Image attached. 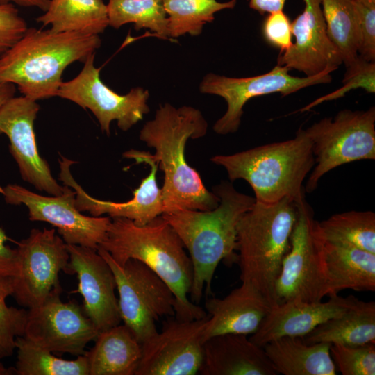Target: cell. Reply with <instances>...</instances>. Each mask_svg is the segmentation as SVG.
<instances>
[{
	"label": "cell",
	"mask_w": 375,
	"mask_h": 375,
	"mask_svg": "<svg viewBox=\"0 0 375 375\" xmlns=\"http://www.w3.org/2000/svg\"><path fill=\"white\" fill-rule=\"evenodd\" d=\"M99 247L120 266L135 259L154 272L175 296L176 319L190 321L208 315L188 297L193 277L191 260L180 238L162 215L142 226L125 217L111 218Z\"/></svg>",
	"instance_id": "3"
},
{
	"label": "cell",
	"mask_w": 375,
	"mask_h": 375,
	"mask_svg": "<svg viewBox=\"0 0 375 375\" xmlns=\"http://www.w3.org/2000/svg\"><path fill=\"white\" fill-rule=\"evenodd\" d=\"M126 158L133 159L137 163L150 165V174L144 178L139 188L133 192V197L125 202H113L95 199L88 194L74 180L70 167L76 162L61 156L59 178L72 188L76 193L75 206L81 211H87L92 216L99 217L107 214L112 217H125L142 226L164 212L162 189L158 186L156 173L158 164L142 156L139 151L128 150L123 153Z\"/></svg>",
	"instance_id": "18"
},
{
	"label": "cell",
	"mask_w": 375,
	"mask_h": 375,
	"mask_svg": "<svg viewBox=\"0 0 375 375\" xmlns=\"http://www.w3.org/2000/svg\"><path fill=\"white\" fill-rule=\"evenodd\" d=\"M2 192H3V188L0 186V193L2 194Z\"/></svg>",
	"instance_id": "45"
},
{
	"label": "cell",
	"mask_w": 375,
	"mask_h": 375,
	"mask_svg": "<svg viewBox=\"0 0 375 375\" xmlns=\"http://www.w3.org/2000/svg\"><path fill=\"white\" fill-rule=\"evenodd\" d=\"M39 110L36 101L25 96L10 98L0 107V134L10 140L9 151L22 179L40 191L58 196L65 192V186L53 177L37 147L33 124Z\"/></svg>",
	"instance_id": "16"
},
{
	"label": "cell",
	"mask_w": 375,
	"mask_h": 375,
	"mask_svg": "<svg viewBox=\"0 0 375 375\" xmlns=\"http://www.w3.org/2000/svg\"><path fill=\"white\" fill-rule=\"evenodd\" d=\"M331 345L328 342L307 344L301 337L284 336L262 348L278 374L335 375Z\"/></svg>",
	"instance_id": "24"
},
{
	"label": "cell",
	"mask_w": 375,
	"mask_h": 375,
	"mask_svg": "<svg viewBox=\"0 0 375 375\" xmlns=\"http://www.w3.org/2000/svg\"><path fill=\"white\" fill-rule=\"evenodd\" d=\"M236 3L237 0H163L169 37L177 38L186 33L199 35L203 26L215 19L216 12L233 9Z\"/></svg>",
	"instance_id": "30"
},
{
	"label": "cell",
	"mask_w": 375,
	"mask_h": 375,
	"mask_svg": "<svg viewBox=\"0 0 375 375\" xmlns=\"http://www.w3.org/2000/svg\"><path fill=\"white\" fill-rule=\"evenodd\" d=\"M342 86L335 91L322 96L297 112H306L325 101L343 97L351 90L362 88L369 93L375 92V62L367 61L360 56L350 65L342 79Z\"/></svg>",
	"instance_id": "35"
},
{
	"label": "cell",
	"mask_w": 375,
	"mask_h": 375,
	"mask_svg": "<svg viewBox=\"0 0 375 375\" xmlns=\"http://www.w3.org/2000/svg\"><path fill=\"white\" fill-rule=\"evenodd\" d=\"M26 20L12 3H0V56L27 30Z\"/></svg>",
	"instance_id": "37"
},
{
	"label": "cell",
	"mask_w": 375,
	"mask_h": 375,
	"mask_svg": "<svg viewBox=\"0 0 375 375\" xmlns=\"http://www.w3.org/2000/svg\"><path fill=\"white\" fill-rule=\"evenodd\" d=\"M15 350V374L89 375L88 362L85 354L72 360L59 358L24 335L17 337Z\"/></svg>",
	"instance_id": "28"
},
{
	"label": "cell",
	"mask_w": 375,
	"mask_h": 375,
	"mask_svg": "<svg viewBox=\"0 0 375 375\" xmlns=\"http://www.w3.org/2000/svg\"><path fill=\"white\" fill-rule=\"evenodd\" d=\"M353 296L331 297L328 301H289L272 307L250 340L263 347L284 336L303 338L318 325L338 317L357 300Z\"/></svg>",
	"instance_id": "20"
},
{
	"label": "cell",
	"mask_w": 375,
	"mask_h": 375,
	"mask_svg": "<svg viewBox=\"0 0 375 375\" xmlns=\"http://www.w3.org/2000/svg\"><path fill=\"white\" fill-rule=\"evenodd\" d=\"M305 193L294 199L297 217L275 283L276 305L289 301H320L326 297L322 239Z\"/></svg>",
	"instance_id": "9"
},
{
	"label": "cell",
	"mask_w": 375,
	"mask_h": 375,
	"mask_svg": "<svg viewBox=\"0 0 375 375\" xmlns=\"http://www.w3.org/2000/svg\"><path fill=\"white\" fill-rule=\"evenodd\" d=\"M290 70L285 66L277 65L267 73L246 78L206 74L199 85L201 92L219 96L227 103L226 112L213 126L214 131L220 135L236 132L240 125L243 107L253 97L276 92L285 97L309 86L328 83L332 80L330 69L306 77L292 76Z\"/></svg>",
	"instance_id": "11"
},
{
	"label": "cell",
	"mask_w": 375,
	"mask_h": 375,
	"mask_svg": "<svg viewBox=\"0 0 375 375\" xmlns=\"http://www.w3.org/2000/svg\"><path fill=\"white\" fill-rule=\"evenodd\" d=\"M101 44L99 35L28 28L0 56V83L17 85L34 101L56 97L66 67L76 61L84 62Z\"/></svg>",
	"instance_id": "4"
},
{
	"label": "cell",
	"mask_w": 375,
	"mask_h": 375,
	"mask_svg": "<svg viewBox=\"0 0 375 375\" xmlns=\"http://www.w3.org/2000/svg\"><path fill=\"white\" fill-rule=\"evenodd\" d=\"M265 40L280 49L282 53L292 47V26L288 17L283 10L269 13L262 26Z\"/></svg>",
	"instance_id": "38"
},
{
	"label": "cell",
	"mask_w": 375,
	"mask_h": 375,
	"mask_svg": "<svg viewBox=\"0 0 375 375\" xmlns=\"http://www.w3.org/2000/svg\"><path fill=\"white\" fill-rule=\"evenodd\" d=\"M12 374H15L14 367L7 368L0 362V375H12Z\"/></svg>",
	"instance_id": "43"
},
{
	"label": "cell",
	"mask_w": 375,
	"mask_h": 375,
	"mask_svg": "<svg viewBox=\"0 0 375 375\" xmlns=\"http://www.w3.org/2000/svg\"><path fill=\"white\" fill-rule=\"evenodd\" d=\"M303 11L291 22L295 42L280 53L277 65L315 76L326 69L336 70L342 63L340 53L331 42L321 8L320 0H303Z\"/></svg>",
	"instance_id": "19"
},
{
	"label": "cell",
	"mask_w": 375,
	"mask_h": 375,
	"mask_svg": "<svg viewBox=\"0 0 375 375\" xmlns=\"http://www.w3.org/2000/svg\"><path fill=\"white\" fill-rule=\"evenodd\" d=\"M94 61V53L87 58L74 78L62 82L57 96L91 110L108 135L115 120L121 130L126 131L149 112L147 103L149 93L141 87L133 88L124 95L116 93L102 82L100 69L95 67Z\"/></svg>",
	"instance_id": "12"
},
{
	"label": "cell",
	"mask_w": 375,
	"mask_h": 375,
	"mask_svg": "<svg viewBox=\"0 0 375 375\" xmlns=\"http://www.w3.org/2000/svg\"><path fill=\"white\" fill-rule=\"evenodd\" d=\"M358 1L369 6H375V0H358Z\"/></svg>",
	"instance_id": "44"
},
{
	"label": "cell",
	"mask_w": 375,
	"mask_h": 375,
	"mask_svg": "<svg viewBox=\"0 0 375 375\" xmlns=\"http://www.w3.org/2000/svg\"><path fill=\"white\" fill-rule=\"evenodd\" d=\"M304 342L348 346L375 343V302H356L340 315L318 325L302 338Z\"/></svg>",
	"instance_id": "26"
},
{
	"label": "cell",
	"mask_w": 375,
	"mask_h": 375,
	"mask_svg": "<svg viewBox=\"0 0 375 375\" xmlns=\"http://www.w3.org/2000/svg\"><path fill=\"white\" fill-rule=\"evenodd\" d=\"M312 144L315 165L304 187L312 192L319 180L337 167L375 159V108L344 109L306 129Z\"/></svg>",
	"instance_id": "7"
},
{
	"label": "cell",
	"mask_w": 375,
	"mask_h": 375,
	"mask_svg": "<svg viewBox=\"0 0 375 375\" xmlns=\"http://www.w3.org/2000/svg\"><path fill=\"white\" fill-rule=\"evenodd\" d=\"M94 347L85 351L89 375H135L142 356V344L125 325L100 332Z\"/></svg>",
	"instance_id": "25"
},
{
	"label": "cell",
	"mask_w": 375,
	"mask_h": 375,
	"mask_svg": "<svg viewBox=\"0 0 375 375\" xmlns=\"http://www.w3.org/2000/svg\"><path fill=\"white\" fill-rule=\"evenodd\" d=\"M207 128L198 109L176 108L167 103L160 106L154 118L141 129L140 139L156 152L152 155L139 151L140 153L156 162L164 173L163 213L180 210L206 211L218 206L219 197L207 190L198 172L185 157L188 140L204 136Z\"/></svg>",
	"instance_id": "1"
},
{
	"label": "cell",
	"mask_w": 375,
	"mask_h": 375,
	"mask_svg": "<svg viewBox=\"0 0 375 375\" xmlns=\"http://www.w3.org/2000/svg\"><path fill=\"white\" fill-rule=\"evenodd\" d=\"M61 292L62 288L54 290L42 304L27 310L24 336L51 352L83 355L99 333L77 303L61 301Z\"/></svg>",
	"instance_id": "14"
},
{
	"label": "cell",
	"mask_w": 375,
	"mask_h": 375,
	"mask_svg": "<svg viewBox=\"0 0 375 375\" xmlns=\"http://www.w3.org/2000/svg\"><path fill=\"white\" fill-rule=\"evenodd\" d=\"M2 194L8 204L25 205L31 221L45 222L56 228L67 244L97 250L111 222L109 216L81 214L75 206V191L67 185L62 194L47 197L19 185L8 184L3 188Z\"/></svg>",
	"instance_id": "13"
},
{
	"label": "cell",
	"mask_w": 375,
	"mask_h": 375,
	"mask_svg": "<svg viewBox=\"0 0 375 375\" xmlns=\"http://www.w3.org/2000/svg\"><path fill=\"white\" fill-rule=\"evenodd\" d=\"M69 255L67 274H76L79 293L83 299V311L99 333L122 322L116 283L112 271L97 250L76 244H67Z\"/></svg>",
	"instance_id": "17"
},
{
	"label": "cell",
	"mask_w": 375,
	"mask_h": 375,
	"mask_svg": "<svg viewBox=\"0 0 375 375\" xmlns=\"http://www.w3.org/2000/svg\"><path fill=\"white\" fill-rule=\"evenodd\" d=\"M286 0H249V7L260 14L283 10Z\"/></svg>",
	"instance_id": "40"
},
{
	"label": "cell",
	"mask_w": 375,
	"mask_h": 375,
	"mask_svg": "<svg viewBox=\"0 0 375 375\" xmlns=\"http://www.w3.org/2000/svg\"><path fill=\"white\" fill-rule=\"evenodd\" d=\"M321 237L326 296H336L346 289L374 291L375 253Z\"/></svg>",
	"instance_id": "23"
},
{
	"label": "cell",
	"mask_w": 375,
	"mask_h": 375,
	"mask_svg": "<svg viewBox=\"0 0 375 375\" xmlns=\"http://www.w3.org/2000/svg\"><path fill=\"white\" fill-rule=\"evenodd\" d=\"M98 253L106 260L115 276L121 320L142 345L158 333L156 322L174 316L176 298L170 288L142 262L128 260L119 265L101 247Z\"/></svg>",
	"instance_id": "8"
},
{
	"label": "cell",
	"mask_w": 375,
	"mask_h": 375,
	"mask_svg": "<svg viewBox=\"0 0 375 375\" xmlns=\"http://www.w3.org/2000/svg\"><path fill=\"white\" fill-rule=\"evenodd\" d=\"M108 26L119 28L128 23L134 28H149L167 38L168 21L163 0H108Z\"/></svg>",
	"instance_id": "32"
},
{
	"label": "cell",
	"mask_w": 375,
	"mask_h": 375,
	"mask_svg": "<svg viewBox=\"0 0 375 375\" xmlns=\"http://www.w3.org/2000/svg\"><path fill=\"white\" fill-rule=\"evenodd\" d=\"M16 249L17 272L11 279L12 297L22 307H37L61 288L59 273L67 272L69 260L67 244L55 228H34Z\"/></svg>",
	"instance_id": "10"
},
{
	"label": "cell",
	"mask_w": 375,
	"mask_h": 375,
	"mask_svg": "<svg viewBox=\"0 0 375 375\" xmlns=\"http://www.w3.org/2000/svg\"><path fill=\"white\" fill-rule=\"evenodd\" d=\"M247 335L226 333L204 342L202 375H276L264 349Z\"/></svg>",
	"instance_id": "22"
},
{
	"label": "cell",
	"mask_w": 375,
	"mask_h": 375,
	"mask_svg": "<svg viewBox=\"0 0 375 375\" xmlns=\"http://www.w3.org/2000/svg\"><path fill=\"white\" fill-rule=\"evenodd\" d=\"M320 5L328 36L348 67L358 56L356 0H320Z\"/></svg>",
	"instance_id": "31"
},
{
	"label": "cell",
	"mask_w": 375,
	"mask_h": 375,
	"mask_svg": "<svg viewBox=\"0 0 375 375\" xmlns=\"http://www.w3.org/2000/svg\"><path fill=\"white\" fill-rule=\"evenodd\" d=\"M218 206L210 210H180L162 214L189 253L193 269L190 301L199 303L211 294L215 272L222 260L238 258L237 226L255 203L254 197L236 190L228 182L213 188Z\"/></svg>",
	"instance_id": "2"
},
{
	"label": "cell",
	"mask_w": 375,
	"mask_h": 375,
	"mask_svg": "<svg viewBox=\"0 0 375 375\" xmlns=\"http://www.w3.org/2000/svg\"><path fill=\"white\" fill-rule=\"evenodd\" d=\"M204 306L209 314L203 331L204 342L222 334L252 335L272 308L253 285L242 282L222 299H207Z\"/></svg>",
	"instance_id": "21"
},
{
	"label": "cell",
	"mask_w": 375,
	"mask_h": 375,
	"mask_svg": "<svg viewBox=\"0 0 375 375\" xmlns=\"http://www.w3.org/2000/svg\"><path fill=\"white\" fill-rule=\"evenodd\" d=\"M330 353L343 375L375 374V343L357 346L331 344Z\"/></svg>",
	"instance_id": "34"
},
{
	"label": "cell",
	"mask_w": 375,
	"mask_h": 375,
	"mask_svg": "<svg viewBox=\"0 0 375 375\" xmlns=\"http://www.w3.org/2000/svg\"><path fill=\"white\" fill-rule=\"evenodd\" d=\"M210 161L223 167L231 181H246L256 201L266 205L297 198L305 191L303 183L315 165L312 142L302 128L292 139L216 155Z\"/></svg>",
	"instance_id": "5"
},
{
	"label": "cell",
	"mask_w": 375,
	"mask_h": 375,
	"mask_svg": "<svg viewBox=\"0 0 375 375\" xmlns=\"http://www.w3.org/2000/svg\"><path fill=\"white\" fill-rule=\"evenodd\" d=\"M36 21L50 25L54 33L99 35L108 26L107 4L103 0H51Z\"/></svg>",
	"instance_id": "27"
},
{
	"label": "cell",
	"mask_w": 375,
	"mask_h": 375,
	"mask_svg": "<svg viewBox=\"0 0 375 375\" xmlns=\"http://www.w3.org/2000/svg\"><path fill=\"white\" fill-rule=\"evenodd\" d=\"M8 237L0 227V278H13L17 272V249L6 245Z\"/></svg>",
	"instance_id": "39"
},
{
	"label": "cell",
	"mask_w": 375,
	"mask_h": 375,
	"mask_svg": "<svg viewBox=\"0 0 375 375\" xmlns=\"http://www.w3.org/2000/svg\"><path fill=\"white\" fill-rule=\"evenodd\" d=\"M12 294V280L0 278V360L12 355L17 337L24 335L27 310L6 303Z\"/></svg>",
	"instance_id": "33"
},
{
	"label": "cell",
	"mask_w": 375,
	"mask_h": 375,
	"mask_svg": "<svg viewBox=\"0 0 375 375\" xmlns=\"http://www.w3.org/2000/svg\"><path fill=\"white\" fill-rule=\"evenodd\" d=\"M51 0H0V3H15L24 7L38 8L43 12L48 8Z\"/></svg>",
	"instance_id": "41"
},
{
	"label": "cell",
	"mask_w": 375,
	"mask_h": 375,
	"mask_svg": "<svg viewBox=\"0 0 375 375\" xmlns=\"http://www.w3.org/2000/svg\"><path fill=\"white\" fill-rule=\"evenodd\" d=\"M358 56L367 61L375 60V6L356 0Z\"/></svg>",
	"instance_id": "36"
},
{
	"label": "cell",
	"mask_w": 375,
	"mask_h": 375,
	"mask_svg": "<svg viewBox=\"0 0 375 375\" xmlns=\"http://www.w3.org/2000/svg\"><path fill=\"white\" fill-rule=\"evenodd\" d=\"M324 239L347 244L375 253V213L349 211L317 222Z\"/></svg>",
	"instance_id": "29"
},
{
	"label": "cell",
	"mask_w": 375,
	"mask_h": 375,
	"mask_svg": "<svg viewBox=\"0 0 375 375\" xmlns=\"http://www.w3.org/2000/svg\"><path fill=\"white\" fill-rule=\"evenodd\" d=\"M16 91L15 85L10 83H0V107L10 98Z\"/></svg>",
	"instance_id": "42"
},
{
	"label": "cell",
	"mask_w": 375,
	"mask_h": 375,
	"mask_svg": "<svg viewBox=\"0 0 375 375\" xmlns=\"http://www.w3.org/2000/svg\"><path fill=\"white\" fill-rule=\"evenodd\" d=\"M297 217L294 199L286 197L274 204L256 201L238 224L240 280L253 285L271 307L276 306L275 283Z\"/></svg>",
	"instance_id": "6"
},
{
	"label": "cell",
	"mask_w": 375,
	"mask_h": 375,
	"mask_svg": "<svg viewBox=\"0 0 375 375\" xmlns=\"http://www.w3.org/2000/svg\"><path fill=\"white\" fill-rule=\"evenodd\" d=\"M208 315L164 324L160 333L142 345V356L135 375H195L203 356V331Z\"/></svg>",
	"instance_id": "15"
}]
</instances>
